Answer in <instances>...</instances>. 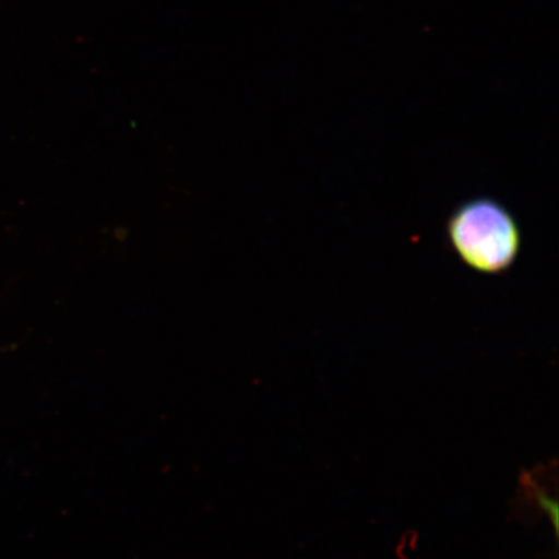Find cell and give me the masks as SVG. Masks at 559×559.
<instances>
[{"instance_id": "obj_1", "label": "cell", "mask_w": 559, "mask_h": 559, "mask_svg": "<svg viewBox=\"0 0 559 559\" xmlns=\"http://www.w3.org/2000/svg\"><path fill=\"white\" fill-rule=\"evenodd\" d=\"M447 237L460 260L485 275L504 274L522 247L519 223L504 205L489 198L454 209L447 222Z\"/></svg>"}, {"instance_id": "obj_2", "label": "cell", "mask_w": 559, "mask_h": 559, "mask_svg": "<svg viewBox=\"0 0 559 559\" xmlns=\"http://www.w3.org/2000/svg\"><path fill=\"white\" fill-rule=\"evenodd\" d=\"M531 495H533V499L535 500L537 507H539L545 514L549 516L551 523H554V528L557 533L558 530V506L555 499H551L550 496L544 491L540 486L531 481Z\"/></svg>"}]
</instances>
